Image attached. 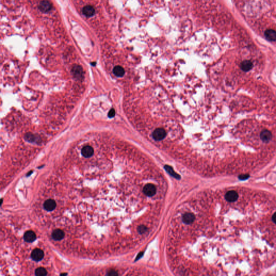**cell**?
Returning <instances> with one entry per match:
<instances>
[{"instance_id":"6da1fadb","label":"cell","mask_w":276,"mask_h":276,"mask_svg":"<svg viewBox=\"0 0 276 276\" xmlns=\"http://www.w3.org/2000/svg\"><path fill=\"white\" fill-rule=\"evenodd\" d=\"M239 198V195L237 191L234 190H231L227 191L224 195V199L230 203L237 202Z\"/></svg>"},{"instance_id":"7a4b0ae2","label":"cell","mask_w":276,"mask_h":276,"mask_svg":"<svg viewBox=\"0 0 276 276\" xmlns=\"http://www.w3.org/2000/svg\"><path fill=\"white\" fill-rule=\"evenodd\" d=\"M72 74H73L74 78L77 79H81L83 78L84 72L83 68L81 66L78 65H74L72 69Z\"/></svg>"},{"instance_id":"3957f363","label":"cell","mask_w":276,"mask_h":276,"mask_svg":"<svg viewBox=\"0 0 276 276\" xmlns=\"http://www.w3.org/2000/svg\"><path fill=\"white\" fill-rule=\"evenodd\" d=\"M31 256L34 261H40L44 257V252L40 249H35L32 252Z\"/></svg>"},{"instance_id":"277c9868","label":"cell","mask_w":276,"mask_h":276,"mask_svg":"<svg viewBox=\"0 0 276 276\" xmlns=\"http://www.w3.org/2000/svg\"><path fill=\"white\" fill-rule=\"evenodd\" d=\"M56 203L55 200L49 199L44 203V208L48 212H51L56 208Z\"/></svg>"},{"instance_id":"5b68a950","label":"cell","mask_w":276,"mask_h":276,"mask_svg":"<svg viewBox=\"0 0 276 276\" xmlns=\"http://www.w3.org/2000/svg\"><path fill=\"white\" fill-rule=\"evenodd\" d=\"M94 149L90 146H85L81 149V154L85 158H90L93 155Z\"/></svg>"},{"instance_id":"8992f818","label":"cell","mask_w":276,"mask_h":276,"mask_svg":"<svg viewBox=\"0 0 276 276\" xmlns=\"http://www.w3.org/2000/svg\"><path fill=\"white\" fill-rule=\"evenodd\" d=\"M52 8L51 4L46 1H43L40 2L39 4V9L43 13H48L51 11Z\"/></svg>"},{"instance_id":"52a82bcc","label":"cell","mask_w":276,"mask_h":276,"mask_svg":"<svg viewBox=\"0 0 276 276\" xmlns=\"http://www.w3.org/2000/svg\"><path fill=\"white\" fill-rule=\"evenodd\" d=\"M266 39L269 41H276V31L273 29H268L264 32Z\"/></svg>"},{"instance_id":"ba28073f","label":"cell","mask_w":276,"mask_h":276,"mask_svg":"<svg viewBox=\"0 0 276 276\" xmlns=\"http://www.w3.org/2000/svg\"><path fill=\"white\" fill-rule=\"evenodd\" d=\"M254 67L253 63L250 60H245L243 61L241 64V69L245 72H248L252 69Z\"/></svg>"},{"instance_id":"9c48e42d","label":"cell","mask_w":276,"mask_h":276,"mask_svg":"<svg viewBox=\"0 0 276 276\" xmlns=\"http://www.w3.org/2000/svg\"><path fill=\"white\" fill-rule=\"evenodd\" d=\"M83 13L87 17H91L95 14V10L91 6H86L83 8Z\"/></svg>"},{"instance_id":"30bf717a","label":"cell","mask_w":276,"mask_h":276,"mask_svg":"<svg viewBox=\"0 0 276 276\" xmlns=\"http://www.w3.org/2000/svg\"><path fill=\"white\" fill-rule=\"evenodd\" d=\"M36 238L35 233L32 231H28L25 234L24 239L25 241L28 243L32 242L35 241Z\"/></svg>"},{"instance_id":"8fae6325","label":"cell","mask_w":276,"mask_h":276,"mask_svg":"<svg viewBox=\"0 0 276 276\" xmlns=\"http://www.w3.org/2000/svg\"><path fill=\"white\" fill-rule=\"evenodd\" d=\"M52 237L55 240L60 241L64 238V233L63 231L59 229H57L53 231L52 234Z\"/></svg>"},{"instance_id":"7c38bea8","label":"cell","mask_w":276,"mask_h":276,"mask_svg":"<svg viewBox=\"0 0 276 276\" xmlns=\"http://www.w3.org/2000/svg\"><path fill=\"white\" fill-rule=\"evenodd\" d=\"M113 72L114 74L117 77H123L125 74V70L120 66H116L114 67Z\"/></svg>"},{"instance_id":"4fadbf2b","label":"cell","mask_w":276,"mask_h":276,"mask_svg":"<svg viewBox=\"0 0 276 276\" xmlns=\"http://www.w3.org/2000/svg\"><path fill=\"white\" fill-rule=\"evenodd\" d=\"M47 271L46 269L43 267H39L35 270L36 276H46Z\"/></svg>"},{"instance_id":"5bb4252c","label":"cell","mask_w":276,"mask_h":276,"mask_svg":"<svg viewBox=\"0 0 276 276\" xmlns=\"http://www.w3.org/2000/svg\"><path fill=\"white\" fill-rule=\"evenodd\" d=\"M147 230V228L144 225H140L138 227V231L140 234L145 233Z\"/></svg>"},{"instance_id":"9a60e30c","label":"cell","mask_w":276,"mask_h":276,"mask_svg":"<svg viewBox=\"0 0 276 276\" xmlns=\"http://www.w3.org/2000/svg\"><path fill=\"white\" fill-rule=\"evenodd\" d=\"M107 276H119V275L116 271L114 270H111L107 273Z\"/></svg>"},{"instance_id":"2e32d148","label":"cell","mask_w":276,"mask_h":276,"mask_svg":"<svg viewBox=\"0 0 276 276\" xmlns=\"http://www.w3.org/2000/svg\"><path fill=\"white\" fill-rule=\"evenodd\" d=\"M115 110H114L113 109H112L111 110H110L109 112V114H108V116L110 118H113V117L115 116Z\"/></svg>"},{"instance_id":"e0dca14e","label":"cell","mask_w":276,"mask_h":276,"mask_svg":"<svg viewBox=\"0 0 276 276\" xmlns=\"http://www.w3.org/2000/svg\"><path fill=\"white\" fill-rule=\"evenodd\" d=\"M272 221L273 223L276 224V212H275L272 216Z\"/></svg>"}]
</instances>
